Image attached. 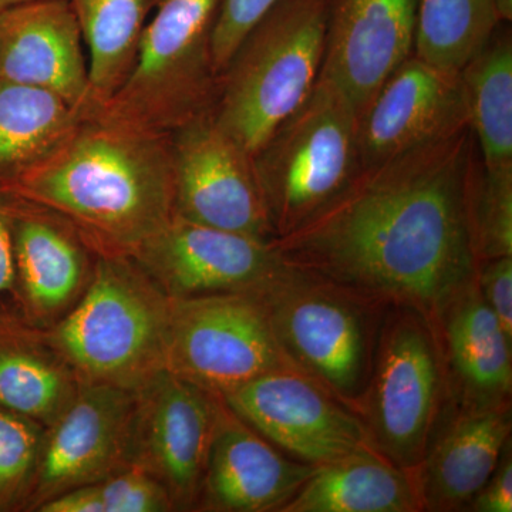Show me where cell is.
<instances>
[{
	"mask_svg": "<svg viewBox=\"0 0 512 512\" xmlns=\"http://www.w3.org/2000/svg\"><path fill=\"white\" fill-rule=\"evenodd\" d=\"M79 377L42 330L0 332V407L50 427L76 399Z\"/></svg>",
	"mask_w": 512,
	"mask_h": 512,
	"instance_id": "obj_23",
	"label": "cell"
},
{
	"mask_svg": "<svg viewBox=\"0 0 512 512\" xmlns=\"http://www.w3.org/2000/svg\"><path fill=\"white\" fill-rule=\"evenodd\" d=\"M259 292L295 369L355 413L389 308L291 265Z\"/></svg>",
	"mask_w": 512,
	"mask_h": 512,
	"instance_id": "obj_8",
	"label": "cell"
},
{
	"mask_svg": "<svg viewBox=\"0 0 512 512\" xmlns=\"http://www.w3.org/2000/svg\"><path fill=\"white\" fill-rule=\"evenodd\" d=\"M511 402L458 407L414 470L423 511H466L511 444Z\"/></svg>",
	"mask_w": 512,
	"mask_h": 512,
	"instance_id": "obj_20",
	"label": "cell"
},
{
	"mask_svg": "<svg viewBox=\"0 0 512 512\" xmlns=\"http://www.w3.org/2000/svg\"><path fill=\"white\" fill-rule=\"evenodd\" d=\"M165 370L224 394L276 370H296L261 292L171 299Z\"/></svg>",
	"mask_w": 512,
	"mask_h": 512,
	"instance_id": "obj_9",
	"label": "cell"
},
{
	"mask_svg": "<svg viewBox=\"0 0 512 512\" xmlns=\"http://www.w3.org/2000/svg\"><path fill=\"white\" fill-rule=\"evenodd\" d=\"M434 325L458 407L511 402L512 339L485 302L477 275Z\"/></svg>",
	"mask_w": 512,
	"mask_h": 512,
	"instance_id": "obj_21",
	"label": "cell"
},
{
	"mask_svg": "<svg viewBox=\"0 0 512 512\" xmlns=\"http://www.w3.org/2000/svg\"><path fill=\"white\" fill-rule=\"evenodd\" d=\"M83 42L67 0H33L0 10V80L55 94L73 109L89 110Z\"/></svg>",
	"mask_w": 512,
	"mask_h": 512,
	"instance_id": "obj_18",
	"label": "cell"
},
{
	"mask_svg": "<svg viewBox=\"0 0 512 512\" xmlns=\"http://www.w3.org/2000/svg\"><path fill=\"white\" fill-rule=\"evenodd\" d=\"M414 471L376 450H363L316 467L279 512H420Z\"/></svg>",
	"mask_w": 512,
	"mask_h": 512,
	"instance_id": "obj_22",
	"label": "cell"
},
{
	"mask_svg": "<svg viewBox=\"0 0 512 512\" xmlns=\"http://www.w3.org/2000/svg\"><path fill=\"white\" fill-rule=\"evenodd\" d=\"M467 123L484 165L512 164V32L501 23L460 70Z\"/></svg>",
	"mask_w": 512,
	"mask_h": 512,
	"instance_id": "obj_25",
	"label": "cell"
},
{
	"mask_svg": "<svg viewBox=\"0 0 512 512\" xmlns=\"http://www.w3.org/2000/svg\"><path fill=\"white\" fill-rule=\"evenodd\" d=\"M419 0H325L326 47L320 76L360 113L414 52Z\"/></svg>",
	"mask_w": 512,
	"mask_h": 512,
	"instance_id": "obj_17",
	"label": "cell"
},
{
	"mask_svg": "<svg viewBox=\"0 0 512 512\" xmlns=\"http://www.w3.org/2000/svg\"><path fill=\"white\" fill-rule=\"evenodd\" d=\"M134 390L82 383L73 403L47 427L22 511L106 480L127 467Z\"/></svg>",
	"mask_w": 512,
	"mask_h": 512,
	"instance_id": "obj_14",
	"label": "cell"
},
{
	"mask_svg": "<svg viewBox=\"0 0 512 512\" xmlns=\"http://www.w3.org/2000/svg\"><path fill=\"white\" fill-rule=\"evenodd\" d=\"M36 512H104L99 485L73 488L46 501Z\"/></svg>",
	"mask_w": 512,
	"mask_h": 512,
	"instance_id": "obj_35",
	"label": "cell"
},
{
	"mask_svg": "<svg viewBox=\"0 0 512 512\" xmlns=\"http://www.w3.org/2000/svg\"><path fill=\"white\" fill-rule=\"evenodd\" d=\"M170 299L258 292L288 268L274 242L173 217L130 255Z\"/></svg>",
	"mask_w": 512,
	"mask_h": 512,
	"instance_id": "obj_13",
	"label": "cell"
},
{
	"mask_svg": "<svg viewBox=\"0 0 512 512\" xmlns=\"http://www.w3.org/2000/svg\"><path fill=\"white\" fill-rule=\"evenodd\" d=\"M46 427L0 407V512L22 511Z\"/></svg>",
	"mask_w": 512,
	"mask_h": 512,
	"instance_id": "obj_29",
	"label": "cell"
},
{
	"mask_svg": "<svg viewBox=\"0 0 512 512\" xmlns=\"http://www.w3.org/2000/svg\"><path fill=\"white\" fill-rule=\"evenodd\" d=\"M89 49L90 109H99L127 79L153 0H67Z\"/></svg>",
	"mask_w": 512,
	"mask_h": 512,
	"instance_id": "obj_26",
	"label": "cell"
},
{
	"mask_svg": "<svg viewBox=\"0 0 512 512\" xmlns=\"http://www.w3.org/2000/svg\"><path fill=\"white\" fill-rule=\"evenodd\" d=\"M29 2H33V0H0V10L13 8V6H19Z\"/></svg>",
	"mask_w": 512,
	"mask_h": 512,
	"instance_id": "obj_37",
	"label": "cell"
},
{
	"mask_svg": "<svg viewBox=\"0 0 512 512\" xmlns=\"http://www.w3.org/2000/svg\"><path fill=\"white\" fill-rule=\"evenodd\" d=\"M470 128L363 167L301 227L272 239L286 264L436 322L476 278Z\"/></svg>",
	"mask_w": 512,
	"mask_h": 512,
	"instance_id": "obj_1",
	"label": "cell"
},
{
	"mask_svg": "<svg viewBox=\"0 0 512 512\" xmlns=\"http://www.w3.org/2000/svg\"><path fill=\"white\" fill-rule=\"evenodd\" d=\"M467 511L511 512L512 511V458L511 444L501 456L500 463L473 498Z\"/></svg>",
	"mask_w": 512,
	"mask_h": 512,
	"instance_id": "obj_34",
	"label": "cell"
},
{
	"mask_svg": "<svg viewBox=\"0 0 512 512\" xmlns=\"http://www.w3.org/2000/svg\"><path fill=\"white\" fill-rule=\"evenodd\" d=\"M279 0H222L212 35V55L220 74L241 40Z\"/></svg>",
	"mask_w": 512,
	"mask_h": 512,
	"instance_id": "obj_31",
	"label": "cell"
},
{
	"mask_svg": "<svg viewBox=\"0 0 512 512\" xmlns=\"http://www.w3.org/2000/svg\"><path fill=\"white\" fill-rule=\"evenodd\" d=\"M222 0H153L127 79L99 107L110 119L173 133L212 110L220 74L212 35Z\"/></svg>",
	"mask_w": 512,
	"mask_h": 512,
	"instance_id": "obj_7",
	"label": "cell"
},
{
	"mask_svg": "<svg viewBox=\"0 0 512 512\" xmlns=\"http://www.w3.org/2000/svg\"><path fill=\"white\" fill-rule=\"evenodd\" d=\"M6 195L23 319L47 330L80 301L100 255L55 211Z\"/></svg>",
	"mask_w": 512,
	"mask_h": 512,
	"instance_id": "obj_16",
	"label": "cell"
},
{
	"mask_svg": "<svg viewBox=\"0 0 512 512\" xmlns=\"http://www.w3.org/2000/svg\"><path fill=\"white\" fill-rule=\"evenodd\" d=\"M97 485L104 512L175 511L173 500L163 485L140 468H121Z\"/></svg>",
	"mask_w": 512,
	"mask_h": 512,
	"instance_id": "obj_30",
	"label": "cell"
},
{
	"mask_svg": "<svg viewBox=\"0 0 512 512\" xmlns=\"http://www.w3.org/2000/svg\"><path fill=\"white\" fill-rule=\"evenodd\" d=\"M2 192L55 211L97 254L130 256L174 217L170 134L86 110L49 157Z\"/></svg>",
	"mask_w": 512,
	"mask_h": 512,
	"instance_id": "obj_2",
	"label": "cell"
},
{
	"mask_svg": "<svg viewBox=\"0 0 512 512\" xmlns=\"http://www.w3.org/2000/svg\"><path fill=\"white\" fill-rule=\"evenodd\" d=\"M221 402L165 369L134 390L127 464L163 485L175 511L197 510Z\"/></svg>",
	"mask_w": 512,
	"mask_h": 512,
	"instance_id": "obj_10",
	"label": "cell"
},
{
	"mask_svg": "<svg viewBox=\"0 0 512 512\" xmlns=\"http://www.w3.org/2000/svg\"><path fill=\"white\" fill-rule=\"evenodd\" d=\"M174 215L208 227L275 238L254 158L211 111L170 133Z\"/></svg>",
	"mask_w": 512,
	"mask_h": 512,
	"instance_id": "obj_11",
	"label": "cell"
},
{
	"mask_svg": "<svg viewBox=\"0 0 512 512\" xmlns=\"http://www.w3.org/2000/svg\"><path fill=\"white\" fill-rule=\"evenodd\" d=\"M221 397L256 433L302 463L325 466L375 450L359 417L298 370L266 373Z\"/></svg>",
	"mask_w": 512,
	"mask_h": 512,
	"instance_id": "obj_12",
	"label": "cell"
},
{
	"mask_svg": "<svg viewBox=\"0 0 512 512\" xmlns=\"http://www.w3.org/2000/svg\"><path fill=\"white\" fill-rule=\"evenodd\" d=\"M470 218L478 264L512 256V164L488 167L474 158Z\"/></svg>",
	"mask_w": 512,
	"mask_h": 512,
	"instance_id": "obj_28",
	"label": "cell"
},
{
	"mask_svg": "<svg viewBox=\"0 0 512 512\" xmlns=\"http://www.w3.org/2000/svg\"><path fill=\"white\" fill-rule=\"evenodd\" d=\"M28 326L20 309L8 195L0 191V332ZM30 328V326H29Z\"/></svg>",
	"mask_w": 512,
	"mask_h": 512,
	"instance_id": "obj_32",
	"label": "cell"
},
{
	"mask_svg": "<svg viewBox=\"0 0 512 512\" xmlns=\"http://www.w3.org/2000/svg\"><path fill=\"white\" fill-rule=\"evenodd\" d=\"M500 25L494 0H419L413 53L460 72Z\"/></svg>",
	"mask_w": 512,
	"mask_h": 512,
	"instance_id": "obj_27",
	"label": "cell"
},
{
	"mask_svg": "<svg viewBox=\"0 0 512 512\" xmlns=\"http://www.w3.org/2000/svg\"><path fill=\"white\" fill-rule=\"evenodd\" d=\"M357 117L349 97L320 76L311 96L255 151L275 238L305 224L362 170Z\"/></svg>",
	"mask_w": 512,
	"mask_h": 512,
	"instance_id": "obj_6",
	"label": "cell"
},
{
	"mask_svg": "<svg viewBox=\"0 0 512 512\" xmlns=\"http://www.w3.org/2000/svg\"><path fill=\"white\" fill-rule=\"evenodd\" d=\"M171 306L131 256L100 255L80 301L42 332L80 383L137 390L165 369Z\"/></svg>",
	"mask_w": 512,
	"mask_h": 512,
	"instance_id": "obj_3",
	"label": "cell"
},
{
	"mask_svg": "<svg viewBox=\"0 0 512 512\" xmlns=\"http://www.w3.org/2000/svg\"><path fill=\"white\" fill-rule=\"evenodd\" d=\"M468 127L460 72L406 60L357 117L360 163L370 167Z\"/></svg>",
	"mask_w": 512,
	"mask_h": 512,
	"instance_id": "obj_15",
	"label": "cell"
},
{
	"mask_svg": "<svg viewBox=\"0 0 512 512\" xmlns=\"http://www.w3.org/2000/svg\"><path fill=\"white\" fill-rule=\"evenodd\" d=\"M315 470L282 453L222 400L195 511L279 512Z\"/></svg>",
	"mask_w": 512,
	"mask_h": 512,
	"instance_id": "obj_19",
	"label": "cell"
},
{
	"mask_svg": "<svg viewBox=\"0 0 512 512\" xmlns=\"http://www.w3.org/2000/svg\"><path fill=\"white\" fill-rule=\"evenodd\" d=\"M501 23L512 22V0H494Z\"/></svg>",
	"mask_w": 512,
	"mask_h": 512,
	"instance_id": "obj_36",
	"label": "cell"
},
{
	"mask_svg": "<svg viewBox=\"0 0 512 512\" xmlns=\"http://www.w3.org/2000/svg\"><path fill=\"white\" fill-rule=\"evenodd\" d=\"M326 47L325 0H279L220 73L211 113L254 156L311 96Z\"/></svg>",
	"mask_w": 512,
	"mask_h": 512,
	"instance_id": "obj_4",
	"label": "cell"
},
{
	"mask_svg": "<svg viewBox=\"0 0 512 512\" xmlns=\"http://www.w3.org/2000/svg\"><path fill=\"white\" fill-rule=\"evenodd\" d=\"M84 111L55 94L0 80V191L49 157Z\"/></svg>",
	"mask_w": 512,
	"mask_h": 512,
	"instance_id": "obj_24",
	"label": "cell"
},
{
	"mask_svg": "<svg viewBox=\"0 0 512 512\" xmlns=\"http://www.w3.org/2000/svg\"><path fill=\"white\" fill-rule=\"evenodd\" d=\"M477 282L485 302L512 339V256L480 262Z\"/></svg>",
	"mask_w": 512,
	"mask_h": 512,
	"instance_id": "obj_33",
	"label": "cell"
},
{
	"mask_svg": "<svg viewBox=\"0 0 512 512\" xmlns=\"http://www.w3.org/2000/svg\"><path fill=\"white\" fill-rule=\"evenodd\" d=\"M450 384L433 320L392 306L377 336L372 372L355 407L377 453L414 471L439 433Z\"/></svg>",
	"mask_w": 512,
	"mask_h": 512,
	"instance_id": "obj_5",
	"label": "cell"
}]
</instances>
